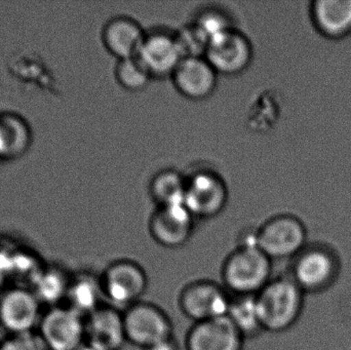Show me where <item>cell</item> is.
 Returning a JSON list of instances; mask_svg holds the SVG:
<instances>
[{
  "label": "cell",
  "instance_id": "1",
  "mask_svg": "<svg viewBox=\"0 0 351 350\" xmlns=\"http://www.w3.org/2000/svg\"><path fill=\"white\" fill-rule=\"evenodd\" d=\"M304 301V292L288 273L272 279L256 295L264 331L280 335L292 329L302 314Z\"/></svg>",
  "mask_w": 351,
  "mask_h": 350
},
{
  "label": "cell",
  "instance_id": "2",
  "mask_svg": "<svg viewBox=\"0 0 351 350\" xmlns=\"http://www.w3.org/2000/svg\"><path fill=\"white\" fill-rule=\"evenodd\" d=\"M222 279L234 296L257 295L272 279V260L257 245H239L223 263Z\"/></svg>",
  "mask_w": 351,
  "mask_h": 350
},
{
  "label": "cell",
  "instance_id": "3",
  "mask_svg": "<svg viewBox=\"0 0 351 350\" xmlns=\"http://www.w3.org/2000/svg\"><path fill=\"white\" fill-rule=\"evenodd\" d=\"M340 271L337 254L327 245L308 242L290 260L287 273L305 294L317 293L331 287Z\"/></svg>",
  "mask_w": 351,
  "mask_h": 350
},
{
  "label": "cell",
  "instance_id": "4",
  "mask_svg": "<svg viewBox=\"0 0 351 350\" xmlns=\"http://www.w3.org/2000/svg\"><path fill=\"white\" fill-rule=\"evenodd\" d=\"M185 176L184 205L195 219H212L220 215L229 199L228 186L222 175L210 166H195Z\"/></svg>",
  "mask_w": 351,
  "mask_h": 350
},
{
  "label": "cell",
  "instance_id": "5",
  "mask_svg": "<svg viewBox=\"0 0 351 350\" xmlns=\"http://www.w3.org/2000/svg\"><path fill=\"white\" fill-rule=\"evenodd\" d=\"M308 244V230L302 218L278 214L257 229V246L272 261L292 260Z\"/></svg>",
  "mask_w": 351,
  "mask_h": 350
},
{
  "label": "cell",
  "instance_id": "6",
  "mask_svg": "<svg viewBox=\"0 0 351 350\" xmlns=\"http://www.w3.org/2000/svg\"><path fill=\"white\" fill-rule=\"evenodd\" d=\"M136 58L152 79L172 77L184 59L176 30L168 28L146 30Z\"/></svg>",
  "mask_w": 351,
  "mask_h": 350
},
{
  "label": "cell",
  "instance_id": "7",
  "mask_svg": "<svg viewBox=\"0 0 351 350\" xmlns=\"http://www.w3.org/2000/svg\"><path fill=\"white\" fill-rule=\"evenodd\" d=\"M204 58L218 75L237 76L251 66L254 47L249 37L233 27L210 39Z\"/></svg>",
  "mask_w": 351,
  "mask_h": 350
},
{
  "label": "cell",
  "instance_id": "8",
  "mask_svg": "<svg viewBox=\"0 0 351 350\" xmlns=\"http://www.w3.org/2000/svg\"><path fill=\"white\" fill-rule=\"evenodd\" d=\"M37 334L49 350H78L86 343V318L65 304L49 308Z\"/></svg>",
  "mask_w": 351,
  "mask_h": 350
},
{
  "label": "cell",
  "instance_id": "9",
  "mask_svg": "<svg viewBox=\"0 0 351 350\" xmlns=\"http://www.w3.org/2000/svg\"><path fill=\"white\" fill-rule=\"evenodd\" d=\"M127 341L146 349L173 337L170 318L162 308L147 302H138L123 312Z\"/></svg>",
  "mask_w": 351,
  "mask_h": 350
},
{
  "label": "cell",
  "instance_id": "10",
  "mask_svg": "<svg viewBox=\"0 0 351 350\" xmlns=\"http://www.w3.org/2000/svg\"><path fill=\"white\" fill-rule=\"evenodd\" d=\"M100 277L104 297L112 304L127 308L140 302L148 287L143 267L129 259L111 263Z\"/></svg>",
  "mask_w": 351,
  "mask_h": 350
},
{
  "label": "cell",
  "instance_id": "11",
  "mask_svg": "<svg viewBox=\"0 0 351 350\" xmlns=\"http://www.w3.org/2000/svg\"><path fill=\"white\" fill-rule=\"evenodd\" d=\"M41 305L29 287L4 289L0 296V326L10 335L36 332L43 314Z\"/></svg>",
  "mask_w": 351,
  "mask_h": 350
},
{
  "label": "cell",
  "instance_id": "12",
  "mask_svg": "<svg viewBox=\"0 0 351 350\" xmlns=\"http://www.w3.org/2000/svg\"><path fill=\"white\" fill-rule=\"evenodd\" d=\"M231 297L226 290L212 281L192 282L182 289L179 308L194 324L224 318L228 314Z\"/></svg>",
  "mask_w": 351,
  "mask_h": 350
},
{
  "label": "cell",
  "instance_id": "13",
  "mask_svg": "<svg viewBox=\"0 0 351 350\" xmlns=\"http://www.w3.org/2000/svg\"><path fill=\"white\" fill-rule=\"evenodd\" d=\"M195 217L185 205L156 207L148 221L152 240L168 249H178L187 244L194 232Z\"/></svg>",
  "mask_w": 351,
  "mask_h": 350
},
{
  "label": "cell",
  "instance_id": "14",
  "mask_svg": "<svg viewBox=\"0 0 351 350\" xmlns=\"http://www.w3.org/2000/svg\"><path fill=\"white\" fill-rule=\"evenodd\" d=\"M218 73L206 58H185L173 74L176 90L184 98L204 101L210 98L218 84Z\"/></svg>",
  "mask_w": 351,
  "mask_h": 350
},
{
  "label": "cell",
  "instance_id": "15",
  "mask_svg": "<svg viewBox=\"0 0 351 350\" xmlns=\"http://www.w3.org/2000/svg\"><path fill=\"white\" fill-rule=\"evenodd\" d=\"M243 335L227 316L197 323L186 336L187 350H243Z\"/></svg>",
  "mask_w": 351,
  "mask_h": 350
},
{
  "label": "cell",
  "instance_id": "16",
  "mask_svg": "<svg viewBox=\"0 0 351 350\" xmlns=\"http://www.w3.org/2000/svg\"><path fill=\"white\" fill-rule=\"evenodd\" d=\"M127 341L123 314L101 305L86 318V343L100 350H121Z\"/></svg>",
  "mask_w": 351,
  "mask_h": 350
},
{
  "label": "cell",
  "instance_id": "17",
  "mask_svg": "<svg viewBox=\"0 0 351 350\" xmlns=\"http://www.w3.org/2000/svg\"><path fill=\"white\" fill-rule=\"evenodd\" d=\"M145 34V29L138 21L131 16H117L107 21L101 38L106 51L119 61L137 55Z\"/></svg>",
  "mask_w": 351,
  "mask_h": 350
},
{
  "label": "cell",
  "instance_id": "18",
  "mask_svg": "<svg viewBox=\"0 0 351 350\" xmlns=\"http://www.w3.org/2000/svg\"><path fill=\"white\" fill-rule=\"evenodd\" d=\"M311 16L317 30L330 39L351 34V0H315Z\"/></svg>",
  "mask_w": 351,
  "mask_h": 350
},
{
  "label": "cell",
  "instance_id": "19",
  "mask_svg": "<svg viewBox=\"0 0 351 350\" xmlns=\"http://www.w3.org/2000/svg\"><path fill=\"white\" fill-rule=\"evenodd\" d=\"M103 297L101 277L88 271H82L71 277L65 305L86 318L103 305Z\"/></svg>",
  "mask_w": 351,
  "mask_h": 350
},
{
  "label": "cell",
  "instance_id": "20",
  "mask_svg": "<svg viewBox=\"0 0 351 350\" xmlns=\"http://www.w3.org/2000/svg\"><path fill=\"white\" fill-rule=\"evenodd\" d=\"M31 142L26 121L14 113H0V160L21 158Z\"/></svg>",
  "mask_w": 351,
  "mask_h": 350
},
{
  "label": "cell",
  "instance_id": "21",
  "mask_svg": "<svg viewBox=\"0 0 351 350\" xmlns=\"http://www.w3.org/2000/svg\"><path fill=\"white\" fill-rule=\"evenodd\" d=\"M71 277L57 265L43 266L37 273L29 288L32 290L41 304L49 308L61 305L65 301Z\"/></svg>",
  "mask_w": 351,
  "mask_h": 350
},
{
  "label": "cell",
  "instance_id": "22",
  "mask_svg": "<svg viewBox=\"0 0 351 350\" xmlns=\"http://www.w3.org/2000/svg\"><path fill=\"white\" fill-rule=\"evenodd\" d=\"M185 173L173 168H162L150 179L148 192L156 207L183 205L185 199Z\"/></svg>",
  "mask_w": 351,
  "mask_h": 350
},
{
  "label": "cell",
  "instance_id": "23",
  "mask_svg": "<svg viewBox=\"0 0 351 350\" xmlns=\"http://www.w3.org/2000/svg\"><path fill=\"white\" fill-rule=\"evenodd\" d=\"M227 318L243 338H254L265 332L258 312L256 295L234 296L231 298Z\"/></svg>",
  "mask_w": 351,
  "mask_h": 350
},
{
  "label": "cell",
  "instance_id": "24",
  "mask_svg": "<svg viewBox=\"0 0 351 350\" xmlns=\"http://www.w3.org/2000/svg\"><path fill=\"white\" fill-rule=\"evenodd\" d=\"M114 76L121 88L132 92L145 90L152 80L136 57L117 61Z\"/></svg>",
  "mask_w": 351,
  "mask_h": 350
},
{
  "label": "cell",
  "instance_id": "25",
  "mask_svg": "<svg viewBox=\"0 0 351 350\" xmlns=\"http://www.w3.org/2000/svg\"><path fill=\"white\" fill-rule=\"evenodd\" d=\"M191 22L202 29L210 39L223 31L237 27L233 23L232 16L227 10L216 5H206L199 8Z\"/></svg>",
  "mask_w": 351,
  "mask_h": 350
},
{
  "label": "cell",
  "instance_id": "26",
  "mask_svg": "<svg viewBox=\"0 0 351 350\" xmlns=\"http://www.w3.org/2000/svg\"><path fill=\"white\" fill-rule=\"evenodd\" d=\"M176 33L184 59L204 58L210 38L202 29L190 22L176 30Z\"/></svg>",
  "mask_w": 351,
  "mask_h": 350
},
{
  "label": "cell",
  "instance_id": "27",
  "mask_svg": "<svg viewBox=\"0 0 351 350\" xmlns=\"http://www.w3.org/2000/svg\"><path fill=\"white\" fill-rule=\"evenodd\" d=\"M0 350H49L37 332L10 335L0 342Z\"/></svg>",
  "mask_w": 351,
  "mask_h": 350
},
{
  "label": "cell",
  "instance_id": "28",
  "mask_svg": "<svg viewBox=\"0 0 351 350\" xmlns=\"http://www.w3.org/2000/svg\"><path fill=\"white\" fill-rule=\"evenodd\" d=\"M12 281V252L0 248V290Z\"/></svg>",
  "mask_w": 351,
  "mask_h": 350
},
{
  "label": "cell",
  "instance_id": "29",
  "mask_svg": "<svg viewBox=\"0 0 351 350\" xmlns=\"http://www.w3.org/2000/svg\"><path fill=\"white\" fill-rule=\"evenodd\" d=\"M145 350H180L179 345L176 342L173 337L166 339V340L160 341L152 347H148Z\"/></svg>",
  "mask_w": 351,
  "mask_h": 350
},
{
  "label": "cell",
  "instance_id": "30",
  "mask_svg": "<svg viewBox=\"0 0 351 350\" xmlns=\"http://www.w3.org/2000/svg\"><path fill=\"white\" fill-rule=\"evenodd\" d=\"M78 350H100L98 349H96V347H92V345H88V343H84V345H82V347H80Z\"/></svg>",
  "mask_w": 351,
  "mask_h": 350
}]
</instances>
